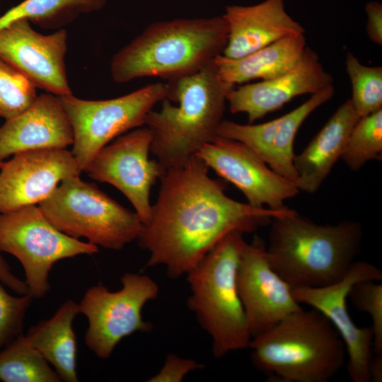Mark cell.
<instances>
[{
	"instance_id": "6da1fadb",
	"label": "cell",
	"mask_w": 382,
	"mask_h": 382,
	"mask_svg": "<svg viewBox=\"0 0 382 382\" xmlns=\"http://www.w3.org/2000/svg\"><path fill=\"white\" fill-rule=\"evenodd\" d=\"M197 156L166 170L157 199L137 238L149 253L146 267L163 265L172 279L186 274L222 238L253 233L294 209L257 207L225 193Z\"/></svg>"
},
{
	"instance_id": "7a4b0ae2",
	"label": "cell",
	"mask_w": 382,
	"mask_h": 382,
	"mask_svg": "<svg viewBox=\"0 0 382 382\" xmlns=\"http://www.w3.org/2000/svg\"><path fill=\"white\" fill-rule=\"evenodd\" d=\"M227 39L223 16L156 21L114 54L110 75L118 83L144 77L174 81L221 54Z\"/></svg>"
},
{
	"instance_id": "3957f363",
	"label": "cell",
	"mask_w": 382,
	"mask_h": 382,
	"mask_svg": "<svg viewBox=\"0 0 382 382\" xmlns=\"http://www.w3.org/2000/svg\"><path fill=\"white\" fill-rule=\"evenodd\" d=\"M270 226L268 261L292 288L324 286L342 279L363 237L358 221L319 224L296 210L273 218Z\"/></svg>"
},
{
	"instance_id": "277c9868",
	"label": "cell",
	"mask_w": 382,
	"mask_h": 382,
	"mask_svg": "<svg viewBox=\"0 0 382 382\" xmlns=\"http://www.w3.org/2000/svg\"><path fill=\"white\" fill-rule=\"evenodd\" d=\"M168 94L144 126L151 135V153L166 170L185 163L218 137L228 92L214 60L198 71L169 81Z\"/></svg>"
},
{
	"instance_id": "5b68a950",
	"label": "cell",
	"mask_w": 382,
	"mask_h": 382,
	"mask_svg": "<svg viewBox=\"0 0 382 382\" xmlns=\"http://www.w3.org/2000/svg\"><path fill=\"white\" fill-rule=\"evenodd\" d=\"M254 366L282 382H328L345 364L346 348L319 311L303 308L253 337Z\"/></svg>"
},
{
	"instance_id": "8992f818",
	"label": "cell",
	"mask_w": 382,
	"mask_h": 382,
	"mask_svg": "<svg viewBox=\"0 0 382 382\" xmlns=\"http://www.w3.org/2000/svg\"><path fill=\"white\" fill-rule=\"evenodd\" d=\"M246 241L234 231L222 238L186 274L189 309L212 338L214 357L248 348L251 340L236 286V270Z\"/></svg>"
},
{
	"instance_id": "52a82bcc",
	"label": "cell",
	"mask_w": 382,
	"mask_h": 382,
	"mask_svg": "<svg viewBox=\"0 0 382 382\" xmlns=\"http://www.w3.org/2000/svg\"><path fill=\"white\" fill-rule=\"evenodd\" d=\"M38 207L61 232L110 250H122L138 238L143 227L135 212L79 175L62 181Z\"/></svg>"
},
{
	"instance_id": "ba28073f",
	"label": "cell",
	"mask_w": 382,
	"mask_h": 382,
	"mask_svg": "<svg viewBox=\"0 0 382 382\" xmlns=\"http://www.w3.org/2000/svg\"><path fill=\"white\" fill-rule=\"evenodd\" d=\"M168 94V83L156 82L110 99L85 100L73 93L59 96L72 127L71 153L80 172L108 144L144 126L148 113Z\"/></svg>"
},
{
	"instance_id": "9c48e42d",
	"label": "cell",
	"mask_w": 382,
	"mask_h": 382,
	"mask_svg": "<svg viewBox=\"0 0 382 382\" xmlns=\"http://www.w3.org/2000/svg\"><path fill=\"white\" fill-rule=\"evenodd\" d=\"M0 252L20 262L29 294L40 299L50 289L49 276L57 262L96 254L98 247L61 232L32 205L0 214Z\"/></svg>"
},
{
	"instance_id": "30bf717a",
	"label": "cell",
	"mask_w": 382,
	"mask_h": 382,
	"mask_svg": "<svg viewBox=\"0 0 382 382\" xmlns=\"http://www.w3.org/2000/svg\"><path fill=\"white\" fill-rule=\"evenodd\" d=\"M122 288L110 291L103 284L88 289L79 303V312L88 323L85 335L87 347L100 359H108L119 342L136 332L153 329L143 319L144 305L155 299L159 288L147 275L127 272L121 277Z\"/></svg>"
},
{
	"instance_id": "8fae6325",
	"label": "cell",
	"mask_w": 382,
	"mask_h": 382,
	"mask_svg": "<svg viewBox=\"0 0 382 382\" xmlns=\"http://www.w3.org/2000/svg\"><path fill=\"white\" fill-rule=\"evenodd\" d=\"M151 135L146 126L130 130L102 148L85 172L92 179L110 184L130 202L143 224L150 217V192L166 172L151 159Z\"/></svg>"
},
{
	"instance_id": "7c38bea8",
	"label": "cell",
	"mask_w": 382,
	"mask_h": 382,
	"mask_svg": "<svg viewBox=\"0 0 382 382\" xmlns=\"http://www.w3.org/2000/svg\"><path fill=\"white\" fill-rule=\"evenodd\" d=\"M382 272L366 261H354L340 281L320 287H294L292 293L300 304H306L321 313L342 340L347 352L345 363L353 382H370L369 366L372 357L373 332L371 326L355 325L347 309L352 286L361 281H381Z\"/></svg>"
},
{
	"instance_id": "4fadbf2b",
	"label": "cell",
	"mask_w": 382,
	"mask_h": 382,
	"mask_svg": "<svg viewBox=\"0 0 382 382\" xmlns=\"http://www.w3.org/2000/svg\"><path fill=\"white\" fill-rule=\"evenodd\" d=\"M195 156L236 187L252 206L283 209L286 200L300 192L294 182L274 171L240 141L218 136Z\"/></svg>"
},
{
	"instance_id": "5bb4252c",
	"label": "cell",
	"mask_w": 382,
	"mask_h": 382,
	"mask_svg": "<svg viewBox=\"0 0 382 382\" xmlns=\"http://www.w3.org/2000/svg\"><path fill=\"white\" fill-rule=\"evenodd\" d=\"M236 286L251 339L303 309L292 287L272 268L260 240L245 243L236 270Z\"/></svg>"
},
{
	"instance_id": "9a60e30c",
	"label": "cell",
	"mask_w": 382,
	"mask_h": 382,
	"mask_svg": "<svg viewBox=\"0 0 382 382\" xmlns=\"http://www.w3.org/2000/svg\"><path fill=\"white\" fill-rule=\"evenodd\" d=\"M67 33L37 32L27 19L16 20L0 29V57L36 87L57 96L72 94L65 56Z\"/></svg>"
},
{
	"instance_id": "2e32d148",
	"label": "cell",
	"mask_w": 382,
	"mask_h": 382,
	"mask_svg": "<svg viewBox=\"0 0 382 382\" xmlns=\"http://www.w3.org/2000/svg\"><path fill=\"white\" fill-rule=\"evenodd\" d=\"M66 149L20 152L0 167V214L40 204L64 180L80 175Z\"/></svg>"
},
{
	"instance_id": "e0dca14e",
	"label": "cell",
	"mask_w": 382,
	"mask_h": 382,
	"mask_svg": "<svg viewBox=\"0 0 382 382\" xmlns=\"http://www.w3.org/2000/svg\"><path fill=\"white\" fill-rule=\"evenodd\" d=\"M335 95L333 85L311 95L301 105L272 120L260 124H240L223 120L218 136L240 141L254 151L274 171L294 182V141L303 122Z\"/></svg>"
},
{
	"instance_id": "ac0fdd59",
	"label": "cell",
	"mask_w": 382,
	"mask_h": 382,
	"mask_svg": "<svg viewBox=\"0 0 382 382\" xmlns=\"http://www.w3.org/2000/svg\"><path fill=\"white\" fill-rule=\"evenodd\" d=\"M333 85L317 53L306 47L299 62L289 71L267 80L231 88L226 96L231 112L245 113L249 123L282 108L292 99L313 95Z\"/></svg>"
},
{
	"instance_id": "d6986e66",
	"label": "cell",
	"mask_w": 382,
	"mask_h": 382,
	"mask_svg": "<svg viewBox=\"0 0 382 382\" xmlns=\"http://www.w3.org/2000/svg\"><path fill=\"white\" fill-rule=\"evenodd\" d=\"M73 129L59 96L45 93L0 127V159L40 149H66L73 144Z\"/></svg>"
},
{
	"instance_id": "ffe728a7",
	"label": "cell",
	"mask_w": 382,
	"mask_h": 382,
	"mask_svg": "<svg viewBox=\"0 0 382 382\" xmlns=\"http://www.w3.org/2000/svg\"><path fill=\"white\" fill-rule=\"evenodd\" d=\"M222 16L228 39L221 54L228 58H239L281 39L305 34L302 25L286 12L285 0L230 5Z\"/></svg>"
},
{
	"instance_id": "44dd1931",
	"label": "cell",
	"mask_w": 382,
	"mask_h": 382,
	"mask_svg": "<svg viewBox=\"0 0 382 382\" xmlns=\"http://www.w3.org/2000/svg\"><path fill=\"white\" fill-rule=\"evenodd\" d=\"M359 118L348 99L338 107L306 147L295 154V185L300 192L313 194L320 189L341 158Z\"/></svg>"
},
{
	"instance_id": "7402d4cb",
	"label": "cell",
	"mask_w": 382,
	"mask_h": 382,
	"mask_svg": "<svg viewBox=\"0 0 382 382\" xmlns=\"http://www.w3.org/2000/svg\"><path fill=\"white\" fill-rule=\"evenodd\" d=\"M306 48L305 35L287 37L243 57L231 59L222 54L214 62L222 81L231 87L253 80H267L291 69Z\"/></svg>"
},
{
	"instance_id": "603a6c76",
	"label": "cell",
	"mask_w": 382,
	"mask_h": 382,
	"mask_svg": "<svg viewBox=\"0 0 382 382\" xmlns=\"http://www.w3.org/2000/svg\"><path fill=\"white\" fill-rule=\"evenodd\" d=\"M80 313L79 304L69 299L49 319L32 326L25 335L54 367L61 381L77 382V342L73 322Z\"/></svg>"
},
{
	"instance_id": "cb8c5ba5",
	"label": "cell",
	"mask_w": 382,
	"mask_h": 382,
	"mask_svg": "<svg viewBox=\"0 0 382 382\" xmlns=\"http://www.w3.org/2000/svg\"><path fill=\"white\" fill-rule=\"evenodd\" d=\"M106 0H24L0 16V29L27 19L46 29H62L79 15L100 10Z\"/></svg>"
},
{
	"instance_id": "d4e9b609",
	"label": "cell",
	"mask_w": 382,
	"mask_h": 382,
	"mask_svg": "<svg viewBox=\"0 0 382 382\" xmlns=\"http://www.w3.org/2000/svg\"><path fill=\"white\" fill-rule=\"evenodd\" d=\"M0 381L59 382L61 378L21 333L0 351Z\"/></svg>"
},
{
	"instance_id": "484cf974",
	"label": "cell",
	"mask_w": 382,
	"mask_h": 382,
	"mask_svg": "<svg viewBox=\"0 0 382 382\" xmlns=\"http://www.w3.org/2000/svg\"><path fill=\"white\" fill-rule=\"evenodd\" d=\"M382 109L359 117L353 127L341 157L352 171L359 170L366 163L381 160Z\"/></svg>"
},
{
	"instance_id": "4316f807",
	"label": "cell",
	"mask_w": 382,
	"mask_h": 382,
	"mask_svg": "<svg viewBox=\"0 0 382 382\" xmlns=\"http://www.w3.org/2000/svg\"><path fill=\"white\" fill-rule=\"evenodd\" d=\"M345 69L352 87V105L359 117L382 109V66H366L352 54L345 58Z\"/></svg>"
},
{
	"instance_id": "83f0119b",
	"label": "cell",
	"mask_w": 382,
	"mask_h": 382,
	"mask_svg": "<svg viewBox=\"0 0 382 382\" xmlns=\"http://www.w3.org/2000/svg\"><path fill=\"white\" fill-rule=\"evenodd\" d=\"M37 96L30 81L0 57V117L6 120L18 115Z\"/></svg>"
},
{
	"instance_id": "f1b7e54d",
	"label": "cell",
	"mask_w": 382,
	"mask_h": 382,
	"mask_svg": "<svg viewBox=\"0 0 382 382\" xmlns=\"http://www.w3.org/2000/svg\"><path fill=\"white\" fill-rule=\"evenodd\" d=\"M348 298L356 308L370 316L374 352L382 354V284L374 280L359 282L352 286Z\"/></svg>"
},
{
	"instance_id": "f546056e",
	"label": "cell",
	"mask_w": 382,
	"mask_h": 382,
	"mask_svg": "<svg viewBox=\"0 0 382 382\" xmlns=\"http://www.w3.org/2000/svg\"><path fill=\"white\" fill-rule=\"evenodd\" d=\"M33 299L30 294L12 296L0 284V351L22 333L25 313Z\"/></svg>"
},
{
	"instance_id": "4dcf8cb0",
	"label": "cell",
	"mask_w": 382,
	"mask_h": 382,
	"mask_svg": "<svg viewBox=\"0 0 382 382\" xmlns=\"http://www.w3.org/2000/svg\"><path fill=\"white\" fill-rule=\"evenodd\" d=\"M202 365L190 359L169 354L159 372L151 377L150 382H180L190 372L202 369Z\"/></svg>"
},
{
	"instance_id": "1f68e13d",
	"label": "cell",
	"mask_w": 382,
	"mask_h": 382,
	"mask_svg": "<svg viewBox=\"0 0 382 382\" xmlns=\"http://www.w3.org/2000/svg\"><path fill=\"white\" fill-rule=\"evenodd\" d=\"M367 16L366 30L369 38L377 45L382 44V4L369 1L365 6Z\"/></svg>"
},
{
	"instance_id": "d6a6232c",
	"label": "cell",
	"mask_w": 382,
	"mask_h": 382,
	"mask_svg": "<svg viewBox=\"0 0 382 382\" xmlns=\"http://www.w3.org/2000/svg\"><path fill=\"white\" fill-rule=\"evenodd\" d=\"M0 252V282L6 285L16 294H29L28 286L23 281L14 275L9 265L5 260Z\"/></svg>"
},
{
	"instance_id": "836d02e7",
	"label": "cell",
	"mask_w": 382,
	"mask_h": 382,
	"mask_svg": "<svg viewBox=\"0 0 382 382\" xmlns=\"http://www.w3.org/2000/svg\"><path fill=\"white\" fill-rule=\"evenodd\" d=\"M371 357L369 366V374L370 381H382V354H375Z\"/></svg>"
},
{
	"instance_id": "e575fe53",
	"label": "cell",
	"mask_w": 382,
	"mask_h": 382,
	"mask_svg": "<svg viewBox=\"0 0 382 382\" xmlns=\"http://www.w3.org/2000/svg\"><path fill=\"white\" fill-rule=\"evenodd\" d=\"M2 163H3V161H2V160L0 159V167L2 165Z\"/></svg>"
},
{
	"instance_id": "d590c367",
	"label": "cell",
	"mask_w": 382,
	"mask_h": 382,
	"mask_svg": "<svg viewBox=\"0 0 382 382\" xmlns=\"http://www.w3.org/2000/svg\"><path fill=\"white\" fill-rule=\"evenodd\" d=\"M1 1V0H0Z\"/></svg>"
}]
</instances>
